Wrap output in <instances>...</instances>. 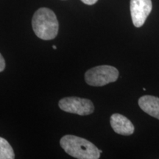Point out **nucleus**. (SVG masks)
<instances>
[{
    "label": "nucleus",
    "instance_id": "39448f33",
    "mask_svg": "<svg viewBox=\"0 0 159 159\" xmlns=\"http://www.w3.org/2000/svg\"><path fill=\"white\" fill-rule=\"evenodd\" d=\"M151 0H130V13L135 27H141L152 11Z\"/></svg>",
    "mask_w": 159,
    "mask_h": 159
},
{
    "label": "nucleus",
    "instance_id": "9d476101",
    "mask_svg": "<svg viewBox=\"0 0 159 159\" xmlns=\"http://www.w3.org/2000/svg\"><path fill=\"white\" fill-rule=\"evenodd\" d=\"M83 3L85 4V5H92L97 2L98 0H81Z\"/></svg>",
    "mask_w": 159,
    "mask_h": 159
},
{
    "label": "nucleus",
    "instance_id": "423d86ee",
    "mask_svg": "<svg viewBox=\"0 0 159 159\" xmlns=\"http://www.w3.org/2000/svg\"><path fill=\"white\" fill-rule=\"evenodd\" d=\"M111 128L116 134L123 136H130L134 133V126L129 119L119 114H114L111 116Z\"/></svg>",
    "mask_w": 159,
    "mask_h": 159
},
{
    "label": "nucleus",
    "instance_id": "7ed1b4c3",
    "mask_svg": "<svg viewBox=\"0 0 159 159\" xmlns=\"http://www.w3.org/2000/svg\"><path fill=\"white\" fill-rule=\"evenodd\" d=\"M118 77V70L114 66L107 65L94 67L85 74V82L92 86H103L116 81Z\"/></svg>",
    "mask_w": 159,
    "mask_h": 159
},
{
    "label": "nucleus",
    "instance_id": "f03ea898",
    "mask_svg": "<svg viewBox=\"0 0 159 159\" xmlns=\"http://www.w3.org/2000/svg\"><path fill=\"white\" fill-rule=\"evenodd\" d=\"M32 25L35 34L41 39H54L58 33L59 24L56 15L47 7H41L35 12Z\"/></svg>",
    "mask_w": 159,
    "mask_h": 159
},
{
    "label": "nucleus",
    "instance_id": "9b49d317",
    "mask_svg": "<svg viewBox=\"0 0 159 159\" xmlns=\"http://www.w3.org/2000/svg\"><path fill=\"white\" fill-rule=\"evenodd\" d=\"M52 48L54 49H57V47H56V46L54 45V46H52Z\"/></svg>",
    "mask_w": 159,
    "mask_h": 159
},
{
    "label": "nucleus",
    "instance_id": "f257e3e1",
    "mask_svg": "<svg viewBox=\"0 0 159 159\" xmlns=\"http://www.w3.org/2000/svg\"><path fill=\"white\" fill-rule=\"evenodd\" d=\"M61 148L67 154L78 159H98L100 157L99 149L95 145L79 136L66 135L60 141Z\"/></svg>",
    "mask_w": 159,
    "mask_h": 159
},
{
    "label": "nucleus",
    "instance_id": "6e6552de",
    "mask_svg": "<svg viewBox=\"0 0 159 159\" xmlns=\"http://www.w3.org/2000/svg\"><path fill=\"white\" fill-rule=\"evenodd\" d=\"M15 154L9 142L0 137V159H13Z\"/></svg>",
    "mask_w": 159,
    "mask_h": 159
},
{
    "label": "nucleus",
    "instance_id": "1a4fd4ad",
    "mask_svg": "<svg viewBox=\"0 0 159 159\" xmlns=\"http://www.w3.org/2000/svg\"><path fill=\"white\" fill-rule=\"evenodd\" d=\"M5 68V61L2 55L0 53V72L2 71Z\"/></svg>",
    "mask_w": 159,
    "mask_h": 159
},
{
    "label": "nucleus",
    "instance_id": "0eeeda50",
    "mask_svg": "<svg viewBox=\"0 0 159 159\" xmlns=\"http://www.w3.org/2000/svg\"><path fill=\"white\" fill-rule=\"evenodd\" d=\"M141 109L150 116L159 119V98L157 97L145 95L139 99Z\"/></svg>",
    "mask_w": 159,
    "mask_h": 159
},
{
    "label": "nucleus",
    "instance_id": "20e7f679",
    "mask_svg": "<svg viewBox=\"0 0 159 159\" xmlns=\"http://www.w3.org/2000/svg\"><path fill=\"white\" fill-rule=\"evenodd\" d=\"M58 105L61 110L67 113L86 116L92 114L94 106L90 99L77 97H65L59 101Z\"/></svg>",
    "mask_w": 159,
    "mask_h": 159
}]
</instances>
